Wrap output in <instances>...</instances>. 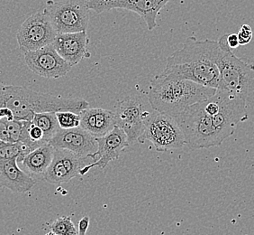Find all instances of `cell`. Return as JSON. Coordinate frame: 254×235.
Masks as SVG:
<instances>
[{
    "label": "cell",
    "instance_id": "484cf974",
    "mask_svg": "<svg viewBox=\"0 0 254 235\" xmlns=\"http://www.w3.org/2000/svg\"><path fill=\"white\" fill-rule=\"evenodd\" d=\"M90 219L88 216H84L82 219L78 222V235H86L89 226Z\"/></svg>",
    "mask_w": 254,
    "mask_h": 235
},
{
    "label": "cell",
    "instance_id": "ac0fdd59",
    "mask_svg": "<svg viewBox=\"0 0 254 235\" xmlns=\"http://www.w3.org/2000/svg\"><path fill=\"white\" fill-rule=\"evenodd\" d=\"M34 185V179L17 166V159H0V187L13 193H25Z\"/></svg>",
    "mask_w": 254,
    "mask_h": 235
},
{
    "label": "cell",
    "instance_id": "603a6c76",
    "mask_svg": "<svg viewBox=\"0 0 254 235\" xmlns=\"http://www.w3.org/2000/svg\"><path fill=\"white\" fill-rule=\"evenodd\" d=\"M25 121L16 120V119H7V130L9 133L10 141L11 143H16L19 141L21 134L23 131Z\"/></svg>",
    "mask_w": 254,
    "mask_h": 235
},
{
    "label": "cell",
    "instance_id": "2e32d148",
    "mask_svg": "<svg viewBox=\"0 0 254 235\" xmlns=\"http://www.w3.org/2000/svg\"><path fill=\"white\" fill-rule=\"evenodd\" d=\"M87 31L77 33L58 34L53 43L57 53L70 66H75L84 58H89L91 54L88 50Z\"/></svg>",
    "mask_w": 254,
    "mask_h": 235
},
{
    "label": "cell",
    "instance_id": "5b68a950",
    "mask_svg": "<svg viewBox=\"0 0 254 235\" xmlns=\"http://www.w3.org/2000/svg\"><path fill=\"white\" fill-rule=\"evenodd\" d=\"M175 118L183 133L185 145L192 150L220 146L224 141L201 102L188 107Z\"/></svg>",
    "mask_w": 254,
    "mask_h": 235
},
{
    "label": "cell",
    "instance_id": "7a4b0ae2",
    "mask_svg": "<svg viewBox=\"0 0 254 235\" xmlns=\"http://www.w3.org/2000/svg\"><path fill=\"white\" fill-rule=\"evenodd\" d=\"M88 107L89 103L84 99L64 98L22 86L0 85V108L10 109L16 120L32 121L35 113H79Z\"/></svg>",
    "mask_w": 254,
    "mask_h": 235
},
{
    "label": "cell",
    "instance_id": "4316f807",
    "mask_svg": "<svg viewBox=\"0 0 254 235\" xmlns=\"http://www.w3.org/2000/svg\"><path fill=\"white\" fill-rule=\"evenodd\" d=\"M226 42L231 49H236L239 46V40L237 34H227L226 36Z\"/></svg>",
    "mask_w": 254,
    "mask_h": 235
},
{
    "label": "cell",
    "instance_id": "8fae6325",
    "mask_svg": "<svg viewBox=\"0 0 254 235\" xmlns=\"http://www.w3.org/2000/svg\"><path fill=\"white\" fill-rule=\"evenodd\" d=\"M25 64L34 74L46 79H59L70 72L69 64L60 55L53 44L24 53Z\"/></svg>",
    "mask_w": 254,
    "mask_h": 235
},
{
    "label": "cell",
    "instance_id": "f1b7e54d",
    "mask_svg": "<svg viewBox=\"0 0 254 235\" xmlns=\"http://www.w3.org/2000/svg\"><path fill=\"white\" fill-rule=\"evenodd\" d=\"M55 235V234H54V232H52V231H51V232H49V233H47V234H46V235Z\"/></svg>",
    "mask_w": 254,
    "mask_h": 235
},
{
    "label": "cell",
    "instance_id": "83f0119b",
    "mask_svg": "<svg viewBox=\"0 0 254 235\" xmlns=\"http://www.w3.org/2000/svg\"><path fill=\"white\" fill-rule=\"evenodd\" d=\"M9 118V119H14V114L12 111L8 108H0V119L2 118Z\"/></svg>",
    "mask_w": 254,
    "mask_h": 235
},
{
    "label": "cell",
    "instance_id": "30bf717a",
    "mask_svg": "<svg viewBox=\"0 0 254 235\" xmlns=\"http://www.w3.org/2000/svg\"><path fill=\"white\" fill-rule=\"evenodd\" d=\"M171 0H87L90 10L101 14L108 10L121 8L132 11L144 20L147 28L152 31L157 26V16Z\"/></svg>",
    "mask_w": 254,
    "mask_h": 235
},
{
    "label": "cell",
    "instance_id": "52a82bcc",
    "mask_svg": "<svg viewBox=\"0 0 254 235\" xmlns=\"http://www.w3.org/2000/svg\"><path fill=\"white\" fill-rule=\"evenodd\" d=\"M137 141H150L159 152L173 151L185 145L183 133L176 118L156 111L147 118L144 130Z\"/></svg>",
    "mask_w": 254,
    "mask_h": 235
},
{
    "label": "cell",
    "instance_id": "8992f818",
    "mask_svg": "<svg viewBox=\"0 0 254 235\" xmlns=\"http://www.w3.org/2000/svg\"><path fill=\"white\" fill-rule=\"evenodd\" d=\"M58 34L87 31L90 8L87 0H48L44 7Z\"/></svg>",
    "mask_w": 254,
    "mask_h": 235
},
{
    "label": "cell",
    "instance_id": "6da1fadb",
    "mask_svg": "<svg viewBox=\"0 0 254 235\" xmlns=\"http://www.w3.org/2000/svg\"><path fill=\"white\" fill-rule=\"evenodd\" d=\"M220 51L218 41L190 36L182 48L168 56L166 68L161 74L217 90L220 82L217 64Z\"/></svg>",
    "mask_w": 254,
    "mask_h": 235
},
{
    "label": "cell",
    "instance_id": "f546056e",
    "mask_svg": "<svg viewBox=\"0 0 254 235\" xmlns=\"http://www.w3.org/2000/svg\"><path fill=\"white\" fill-rule=\"evenodd\" d=\"M1 144H3V142H1V141H0V145H1Z\"/></svg>",
    "mask_w": 254,
    "mask_h": 235
},
{
    "label": "cell",
    "instance_id": "277c9868",
    "mask_svg": "<svg viewBox=\"0 0 254 235\" xmlns=\"http://www.w3.org/2000/svg\"><path fill=\"white\" fill-rule=\"evenodd\" d=\"M226 36L224 34L218 40L220 82L217 90L235 93L245 103H252L254 101V64L237 57L228 46Z\"/></svg>",
    "mask_w": 254,
    "mask_h": 235
},
{
    "label": "cell",
    "instance_id": "d4e9b609",
    "mask_svg": "<svg viewBox=\"0 0 254 235\" xmlns=\"http://www.w3.org/2000/svg\"><path fill=\"white\" fill-rule=\"evenodd\" d=\"M7 119L9 118H2L0 119V141L3 143H11L10 141L9 133L7 130Z\"/></svg>",
    "mask_w": 254,
    "mask_h": 235
},
{
    "label": "cell",
    "instance_id": "4fadbf2b",
    "mask_svg": "<svg viewBox=\"0 0 254 235\" xmlns=\"http://www.w3.org/2000/svg\"><path fill=\"white\" fill-rule=\"evenodd\" d=\"M89 159L67 149H55L53 161L44 174V180L54 185L68 183L79 175V170L88 165Z\"/></svg>",
    "mask_w": 254,
    "mask_h": 235
},
{
    "label": "cell",
    "instance_id": "9a60e30c",
    "mask_svg": "<svg viewBox=\"0 0 254 235\" xmlns=\"http://www.w3.org/2000/svg\"><path fill=\"white\" fill-rule=\"evenodd\" d=\"M54 149H67L78 156L88 157L98 150L97 137L87 132L82 127L61 128L49 142Z\"/></svg>",
    "mask_w": 254,
    "mask_h": 235
},
{
    "label": "cell",
    "instance_id": "7c38bea8",
    "mask_svg": "<svg viewBox=\"0 0 254 235\" xmlns=\"http://www.w3.org/2000/svg\"><path fill=\"white\" fill-rule=\"evenodd\" d=\"M116 126L122 128L129 144L135 142L142 135L150 113L142 112V103L138 97H127L116 105Z\"/></svg>",
    "mask_w": 254,
    "mask_h": 235
},
{
    "label": "cell",
    "instance_id": "5bb4252c",
    "mask_svg": "<svg viewBox=\"0 0 254 235\" xmlns=\"http://www.w3.org/2000/svg\"><path fill=\"white\" fill-rule=\"evenodd\" d=\"M97 142L98 150L91 156V159L95 161L82 167L79 170V175H86L93 167L106 168L110 162L118 159L122 152L130 145L126 133L118 126L114 127L106 136L97 137Z\"/></svg>",
    "mask_w": 254,
    "mask_h": 235
},
{
    "label": "cell",
    "instance_id": "3957f363",
    "mask_svg": "<svg viewBox=\"0 0 254 235\" xmlns=\"http://www.w3.org/2000/svg\"><path fill=\"white\" fill-rule=\"evenodd\" d=\"M215 93L216 89L159 74L151 82L148 99L154 111L176 118L188 107L210 98Z\"/></svg>",
    "mask_w": 254,
    "mask_h": 235
},
{
    "label": "cell",
    "instance_id": "44dd1931",
    "mask_svg": "<svg viewBox=\"0 0 254 235\" xmlns=\"http://www.w3.org/2000/svg\"><path fill=\"white\" fill-rule=\"evenodd\" d=\"M50 229L57 235H78V231L69 216H62L54 221Z\"/></svg>",
    "mask_w": 254,
    "mask_h": 235
},
{
    "label": "cell",
    "instance_id": "d6986e66",
    "mask_svg": "<svg viewBox=\"0 0 254 235\" xmlns=\"http://www.w3.org/2000/svg\"><path fill=\"white\" fill-rule=\"evenodd\" d=\"M54 147L49 143L34 149L21 162L27 171L35 175H44L54 157Z\"/></svg>",
    "mask_w": 254,
    "mask_h": 235
},
{
    "label": "cell",
    "instance_id": "cb8c5ba5",
    "mask_svg": "<svg viewBox=\"0 0 254 235\" xmlns=\"http://www.w3.org/2000/svg\"><path fill=\"white\" fill-rule=\"evenodd\" d=\"M237 36L239 40L240 45L249 44L253 38V31H252L251 26L248 25H243L240 29L239 33L237 34Z\"/></svg>",
    "mask_w": 254,
    "mask_h": 235
},
{
    "label": "cell",
    "instance_id": "9c48e42d",
    "mask_svg": "<svg viewBox=\"0 0 254 235\" xmlns=\"http://www.w3.org/2000/svg\"><path fill=\"white\" fill-rule=\"evenodd\" d=\"M216 95L219 111L212 117V120L221 138L225 140L235 133L238 123L245 120L247 103L238 95L227 91L216 90Z\"/></svg>",
    "mask_w": 254,
    "mask_h": 235
},
{
    "label": "cell",
    "instance_id": "ba28073f",
    "mask_svg": "<svg viewBox=\"0 0 254 235\" xmlns=\"http://www.w3.org/2000/svg\"><path fill=\"white\" fill-rule=\"evenodd\" d=\"M58 33L44 9L30 15L16 33L19 49L30 52L41 49L54 43Z\"/></svg>",
    "mask_w": 254,
    "mask_h": 235
},
{
    "label": "cell",
    "instance_id": "ffe728a7",
    "mask_svg": "<svg viewBox=\"0 0 254 235\" xmlns=\"http://www.w3.org/2000/svg\"><path fill=\"white\" fill-rule=\"evenodd\" d=\"M32 122L44 131V139L47 143L61 129L56 113H35Z\"/></svg>",
    "mask_w": 254,
    "mask_h": 235
},
{
    "label": "cell",
    "instance_id": "e0dca14e",
    "mask_svg": "<svg viewBox=\"0 0 254 235\" xmlns=\"http://www.w3.org/2000/svg\"><path fill=\"white\" fill-rule=\"evenodd\" d=\"M78 114L80 127L94 137H104L116 127L115 113L106 109H85Z\"/></svg>",
    "mask_w": 254,
    "mask_h": 235
},
{
    "label": "cell",
    "instance_id": "7402d4cb",
    "mask_svg": "<svg viewBox=\"0 0 254 235\" xmlns=\"http://www.w3.org/2000/svg\"><path fill=\"white\" fill-rule=\"evenodd\" d=\"M61 128H73L80 126V116L78 113L72 112H59L56 113Z\"/></svg>",
    "mask_w": 254,
    "mask_h": 235
}]
</instances>
